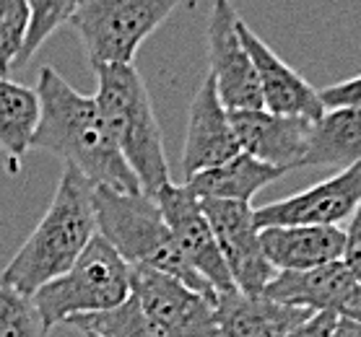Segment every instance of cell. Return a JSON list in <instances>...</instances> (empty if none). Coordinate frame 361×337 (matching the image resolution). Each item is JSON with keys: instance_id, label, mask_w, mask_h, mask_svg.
<instances>
[{"instance_id": "e0dca14e", "label": "cell", "mask_w": 361, "mask_h": 337, "mask_svg": "<svg viewBox=\"0 0 361 337\" xmlns=\"http://www.w3.org/2000/svg\"><path fill=\"white\" fill-rule=\"evenodd\" d=\"M310 312L283 306L268 296H245L239 291L216 296V322L221 337H286Z\"/></svg>"}, {"instance_id": "d4e9b609", "label": "cell", "mask_w": 361, "mask_h": 337, "mask_svg": "<svg viewBox=\"0 0 361 337\" xmlns=\"http://www.w3.org/2000/svg\"><path fill=\"white\" fill-rule=\"evenodd\" d=\"M322 101V109H356L361 112V75L348 78V81L330 83L317 91Z\"/></svg>"}, {"instance_id": "9a60e30c", "label": "cell", "mask_w": 361, "mask_h": 337, "mask_svg": "<svg viewBox=\"0 0 361 337\" xmlns=\"http://www.w3.org/2000/svg\"><path fill=\"white\" fill-rule=\"evenodd\" d=\"M229 120L242 153L257 158L273 169H281L283 174L291 169H302L307 135H310V125H312L310 120L279 117L265 109L229 112Z\"/></svg>"}, {"instance_id": "cb8c5ba5", "label": "cell", "mask_w": 361, "mask_h": 337, "mask_svg": "<svg viewBox=\"0 0 361 337\" xmlns=\"http://www.w3.org/2000/svg\"><path fill=\"white\" fill-rule=\"evenodd\" d=\"M29 26L26 0H0V78L11 73Z\"/></svg>"}, {"instance_id": "83f0119b", "label": "cell", "mask_w": 361, "mask_h": 337, "mask_svg": "<svg viewBox=\"0 0 361 337\" xmlns=\"http://www.w3.org/2000/svg\"><path fill=\"white\" fill-rule=\"evenodd\" d=\"M330 337H361V322L353 319H338L336 329Z\"/></svg>"}, {"instance_id": "52a82bcc", "label": "cell", "mask_w": 361, "mask_h": 337, "mask_svg": "<svg viewBox=\"0 0 361 337\" xmlns=\"http://www.w3.org/2000/svg\"><path fill=\"white\" fill-rule=\"evenodd\" d=\"M133 298L164 337H221L216 296L197 293L151 267H130Z\"/></svg>"}, {"instance_id": "603a6c76", "label": "cell", "mask_w": 361, "mask_h": 337, "mask_svg": "<svg viewBox=\"0 0 361 337\" xmlns=\"http://www.w3.org/2000/svg\"><path fill=\"white\" fill-rule=\"evenodd\" d=\"M47 332L32 298L0 283V337H47Z\"/></svg>"}, {"instance_id": "ffe728a7", "label": "cell", "mask_w": 361, "mask_h": 337, "mask_svg": "<svg viewBox=\"0 0 361 337\" xmlns=\"http://www.w3.org/2000/svg\"><path fill=\"white\" fill-rule=\"evenodd\" d=\"M37 125H39L37 89L0 78V151L8 158L11 172H16L24 153L32 148Z\"/></svg>"}, {"instance_id": "4fadbf2b", "label": "cell", "mask_w": 361, "mask_h": 337, "mask_svg": "<svg viewBox=\"0 0 361 337\" xmlns=\"http://www.w3.org/2000/svg\"><path fill=\"white\" fill-rule=\"evenodd\" d=\"M239 39L250 52V60L257 73L260 83V96H263V109L279 117H299V120H320L325 115L320 101V94L304 75H299L294 68L283 63L276 52L265 44L257 34L239 18L237 24Z\"/></svg>"}, {"instance_id": "44dd1931", "label": "cell", "mask_w": 361, "mask_h": 337, "mask_svg": "<svg viewBox=\"0 0 361 337\" xmlns=\"http://www.w3.org/2000/svg\"><path fill=\"white\" fill-rule=\"evenodd\" d=\"M68 324L75 327L78 332L89 329V332H97L102 337H164L161 329L148 319V314L133 298V293L123 306H117L112 312L78 317V319L68 322Z\"/></svg>"}, {"instance_id": "3957f363", "label": "cell", "mask_w": 361, "mask_h": 337, "mask_svg": "<svg viewBox=\"0 0 361 337\" xmlns=\"http://www.w3.org/2000/svg\"><path fill=\"white\" fill-rule=\"evenodd\" d=\"M94 75H97L94 101L109 138L125 158V164L135 174L140 192L148 198H157L166 184H172V177L166 164L161 125L154 112L146 81L133 65L99 68Z\"/></svg>"}, {"instance_id": "8992f818", "label": "cell", "mask_w": 361, "mask_h": 337, "mask_svg": "<svg viewBox=\"0 0 361 337\" xmlns=\"http://www.w3.org/2000/svg\"><path fill=\"white\" fill-rule=\"evenodd\" d=\"M177 11V0H81L71 18L89 63L99 68H128L140 44Z\"/></svg>"}, {"instance_id": "ba28073f", "label": "cell", "mask_w": 361, "mask_h": 337, "mask_svg": "<svg viewBox=\"0 0 361 337\" xmlns=\"http://www.w3.org/2000/svg\"><path fill=\"white\" fill-rule=\"evenodd\" d=\"M231 275V283L245 296H263L271 280L279 275L263 255L260 229L255 226V208L229 200H200Z\"/></svg>"}, {"instance_id": "484cf974", "label": "cell", "mask_w": 361, "mask_h": 337, "mask_svg": "<svg viewBox=\"0 0 361 337\" xmlns=\"http://www.w3.org/2000/svg\"><path fill=\"white\" fill-rule=\"evenodd\" d=\"M345 234V247H343V260L341 262L359 278L361 283V205L356 208V213L348 218V229Z\"/></svg>"}, {"instance_id": "8fae6325", "label": "cell", "mask_w": 361, "mask_h": 337, "mask_svg": "<svg viewBox=\"0 0 361 337\" xmlns=\"http://www.w3.org/2000/svg\"><path fill=\"white\" fill-rule=\"evenodd\" d=\"M157 205L164 215L166 226L172 231L174 241L180 247L182 257L200 278L214 288L216 296L237 291L231 283V275L221 260L219 244H216L214 229L205 218L200 198L182 182V184H166L157 198Z\"/></svg>"}, {"instance_id": "4316f807", "label": "cell", "mask_w": 361, "mask_h": 337, "mask_svg": "<svg viewBox=\"0 0 361 337\" xmlns=\"http://www.w3.org/2000/svg\"><path fill=\"white\" fill-rule=\"evenodd\" d=\"M336 324H338V317H333V314H310L286 337H330Z\"/></svg>"}, {"instance_id": "5bb4252c", "label": "cell", "mask_w": 361, "mask_h": 337, "mask_svg": "<svg viewBox=\"0 0 361 337\" xmlns=\"http://www.w3.org/2000/svg\"><path fill=\"white\" fill-rule=\"evenodd\" d=\"M239 143L231 127L229 112L224 109L216 83L208 75L200 89L192 96L188 117V135H185V151H182V174L190 182L195 174L216 169L239 156Z\"/></svg>"}, {"instance_id": "30bf717a", "label": "cell", "mask_w": 361, "mask_h": 337, "mask_svg": "<svg viewBox=\"0 0 361 337\" xmlns=\"http://www.w3.org/2000/svg\"><path fill=\"white\" fill-rule=\"evenodd\" d=\"M239 13L229 0H216L208 18V60L216 94L226 112L263 109L260 83L250 60V52L237 32Z\"/></svg>"}, {"instance_id": "2e32d148", "label": "cell", "mask_w": 361, "mask_h": 337, "mask_svg": "<svg viewBox=\"0 0 361 337\" xmlns=\"http://www.w3.org/2000/svg\"><path fill=\"white\" fill-rule=\"evenodd\" d=\"M263 255L276 272H304L343 260L345 234L330 226L260 229Z\"/></svg>"}, {"instance_id": "7c38bea8", "label": "cell", "mask_w": 361, "mask_h": 337, "mask_svg": "<svg viewBox=\"0 0 361 337\" xmlns=\"http://www.w3.org/2000/svg\"><path fill=\"white\" fill-rule=\"evenodd\" d=\"M263 296L310 314L361 322V283L341 260L314 270L279 272Z\"/></svg>"}, {"instance_id": "7a4b0ae2", "label": "cell", "mask_w": 361, "mask_h": 337, "mask_svg": "<svg viewBox=\"0 0 361 337\" xmlns=\"http://www.w3.org/2000/svg\"><path fill=\"white\" fill-rule=\"evenodd\" d=\"M94 236V184L66 166L47 213L0 272V283L32 298L39 288L63 278Z\"/></svg>"}, {"instance_id": "ac0fdd59", "label": "cell", "mask_w": 361, "mask_h": 337, "mask_svg": "<svg viewBox=\"0 0 361 337\" xmlns=\"http://www.w3.org/2000/svg\"><path fill=\"white\" fill-rule=\"evenodd\" d=\"M361 161V112L356 109H328L310 125L302 169H338Z\"/></svg>"}, {"instance_id": "9c48e42d", "label": "cell", "mask_w": 361, "mask_h": 337, "mask_svg": "<svg viewBox=\"0 0 361 337\" xmlns=\"http://www.w3.org/2000/svg\"><path fill=\"white\" fill-rule=\"evenodd\" d=\"M361 205V161L304 192L255 208V226H330L341 229Z\"/></svg>"}, {"instance_id": "277c9868", "label": "cell", "mask_w": 361, "mask_h": 337, "mask_svg": "<svg viewBox=\"0 0 361 337\" xmlns=\"http://www.w3.org/2000/svg\"><path fill=\"white\" fill-rule=\"evenodd\" d=\"M94 218L97 234L130 267H151L180 280L197 293L216 296L200 275L182 257L157 200L143 192H115L94 187Z\"/></svg>"}, {"instance_id": "7402d4cb", "label": "cell", "mask_w": 361, "mask_h": 337, "mask_svg": "<svg viewBox=\"0 0 361 337\" xmlns=\"http://www.w3.org/2000/svg\"><path fill=\"white\" fill-rule=\"evenodd\" d=\"M73 0H34L29 3V26H26V37L21 44L16 63L11 70L26 68V63H32V58L39 52V47L47 42L49 34H55L63 24H71V18L75 13Z\"/></svg>"}, {"instance_id": "f1b7e54d", "label": "cell", "mask_w": 361, "mask_h": 337, "mask_svg": "<svg viewBox=\"0 0 361 337\" xmlns=\"http://www.w3.org/2000/svg\"><path fill=\"white\" fill-rule=\"evenodd\" d=\"M81 335H83V337H102V335H97V332H89V329H83Z\"/></svg>"}, {"instance_id": "6da1fadb", "label": "cell", "mask_w": 361, "mask_h": 337, "mask_svg": "<svg viewBox=\"0 0 361 337\" xmlns=\"http://www.w3.org/2000/svg\"><path fill=\"white\" fill-rule=\"evenodd\" d=\"M39 125L32 148L47 151L73 166L94 187L140 192L130 166L109 138L94 96L75 91L55 68L44 65L37 81Z\"/></svg>"}, {"instance_id": "d6986e66", "label": "cell", "mask_w": 361, "mask_h": 337, "mask_svg": "<svg viewBox=\"0 0 361 337\" xmlns=\"http://www.w3.org/2000/svg\"><path fill=\"white\" fill-rule=\"evenodd\" d=\"M283 172L257 161V158L239 153L226 164L195 174L190 182H185L200 200H229V203H247L263 187L281 179Z\"/></svg>"}, {"instance_id": "5b68a950", "label": "cell", "mask_w": 361, "mask_h": 337, "mask_svg": "<svg viewBox=\"0 0 361 337\" xmlns=\"http://www.w3.org/2000/svg\"><path fill=\"white\" fill-rule=\"evenodd\" d=\"M130 293V265L97 234L78 262L63 278L39 288L32 301L44 327L52 329L78 317L112 312L123 306Z\"/></svg>"}]
</instances>
